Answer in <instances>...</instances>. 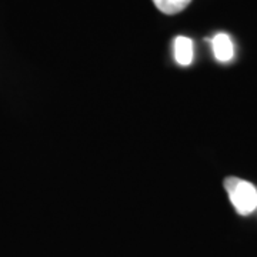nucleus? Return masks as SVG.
<instances>
[{
	"instance_id": "obj_4",
	"label": "nucleus",
	"mask_w": 257,
	"mask_h": 257,
	"mask_svg": "<svg viewBox=\"0 0 257 257\" xmlns=\"http://www.w3.org/2000/svg\"><path fill=\"white\" fill-rule=\"evenodd\" d=\"M155 6L165 15H177L183 12L192 0H153Z\"/></svg>"
},
{
	"instance_id": "obj_3",
	"label": "nucleus",
	"mask_w": 257,
	"mask_h": 257,
	"mask_svg": "<svg viewBox=\"0 0 257 257\" xmlns=\"http://www.w3.org/2000/svg\"><path fill=\"white\" fill-rule=\"evenodd\" d=\"M193 42L186 36H177L175 39V59L180 66H189L193 62Z\"/></svg>"
},
{
	"instance_id": "obj_2",
	"label": "nucleus",
	"mask_w": 257,
	"mask_h": 257,
	"mask_svg": "<svg viewBox=\"0 0 257 257\" xmlns=\"http://www.w3.org/2000/svg\"><path fill=\"white\" fill-rule=\"evenodd\" d=\"M211 46H213V53L214 57L219 62H230L234 56V46L233 42L226 33H217L211 40Z\"/></svg>"
},
{
	"instance_id": "obj_1",
	"label": "nucleus",
	"mask_w": 257,
	"mask_h": 257,
	"mask_svg": "<svg viewBox=\"0 0 257 257\" xmlns=\"http://www.w3.org/2000/svg\"><path fill=\"white\" fill-rule=\"evenodd\" d=\"M224 189L239 214L248 216L257 209V189L250 182L239 177H227L224 180Z\"/></svg>"
}]
</instances>
